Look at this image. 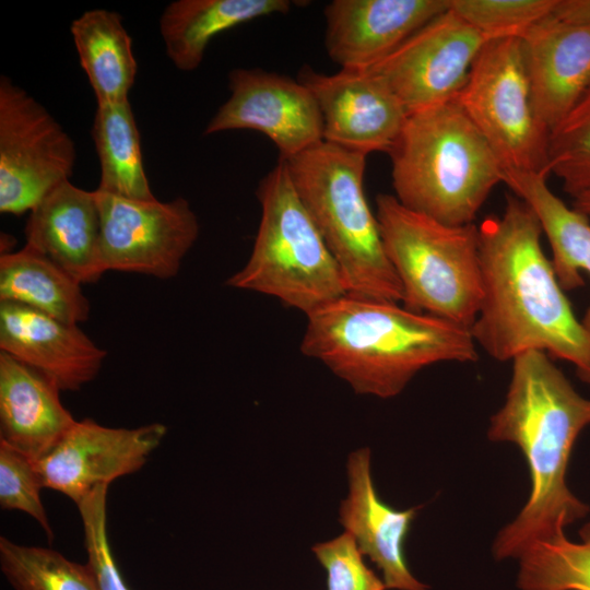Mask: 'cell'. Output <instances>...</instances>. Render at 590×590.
Listing matches in <instances>:
<instances>
[{
  "instance_id": "52a82bcc",
  "label": "cell",
  "mask_w": 590,
  "mask_h": 590,
  "mask_svg": "<svg viewBox=\"0 0 590 590\" xmlns=\"http://www.w3.org/2000/svg\"><path fill=\"white\" fill-rule=\"evenodd\" d=\"M376 217L403 307L470 328L483 298L479 226L440 223L387 193L376 198Z\"/></svg>"
},
{
  "instance_id": "d4e9b609",
  "label": "cell",
  "mask_w": 590,
  "mask_h": 590,
  "mask_svg": "<svg viewBox=\"0 0 590 590\" xmlns=\"http://www.w3.org/2000/svg\"><path fill=\"white\" fill-rule=\"evenodd\" d=\"M92 138L101 167L97 190L131 200L156 199L145 174L140 132L129 101L97 104Z\"/></svg>"
},
{
  "instance_id": "cb8c5ba5",
  "label": "cell",
  "mask_w": 590,
  "mask_h": 590,
  "mask_svg": "<svg viewBox=\"0 0 590 590\" xmlns=\"http://www.w3.org/2000/svg\"><path fill=\"white\" fill-rule=\"evenodd\" d=\"M70 32L97 104L129 101L138 63L120 14L105 9L85 11L71 23Z\"/></svg>"
},
{
  "instance_id": "d6a6232c",
  "label": "cell",
  "mask_w": 590,
  "mask_h": 590,
  "mask_svg": "<svg viewBox=\"0 0 590 590\" xmlns=\"http://www.w3.org/2000/svg\"><path fill=\"white\" fill-rule=\"evenodd\" d=\"M553 13L564 21L590 26V0H557Z\"/></svg>"
},
{
  "instance_id": "ac0fdd59",
  "label": "cell",
  "mask_w": 590,
  "mask_h": 590,
  "mask_svg": "<svg viewBox=\"0 0 590 590\" xmlns=\"http://www.w3.org/2000/svg\"><path fill=\"white\" fill-rule=\"evenodd\" d=\"M349 495L339 509V521L381 569L388 589L429 590L411 574L404 542L417 507L397 510L378 496L370 474V450L362 448L349 456Z\"/></svg>"
},
{
  "instance_id": "8992f818",
  "label": "cell",
  "mask_w": 590,
  "mask_h": 590,
  "mask_svg": "<svg viewBox=\"0 0 590 590\" xmlns=\"http://www.w3.org/2000/svg\"><path fill=\"white\" fill-rule=\"evenodd\" d=\"M261 220L252 251L226 285L280 299L306 316L347 294L341 268L300 200L287 162L260 180Z\"/></svg>"
},
{
  "instance_id": "5bb4252c",
  "label": "cell",
  "mask_w": 590,
  "mask_h": 590,
  "mask_svg": "<svg viewBox=\"0 0 590 590\" xmlns=\"http://www.w3.org/2000/svg\"><path fill=\"white\" fill-rule=\"evenodd\" d=\"M166 433L162 423L114 428L91 418L75 421L36 468L45 488L78 504L96 486L140 470Z\"/></svg>"
},
{
  "instance_id": "277c9868",
  "label": "cell",
  "mask_w": 590,
  "mask_h": 590,
  "mask_svg": "<svg viewBox=\"0 0 590 590\" xmlns=\"http://www.w3.org/2000/svg\"><path fill=\"white\" fill-rule=\"evenodd\" d=\"M394 197L447 225L472 224L505 168L455 101L408 116L389 154Z\"/></svg>"
},
{
  "instance_id": "f546056e",
  "label": "cell",
  "mask_w": 590,
  "mask_h": 590,
  "mask_svg": "<svg viewBox=\"0 0 590 590\" xmlns=\"http://www.w3.org/2000/svg\"><path fill=\"white\" fill-rule=\"evenodd\" d=\"M44 487L35 461L0 441V505L33 517L52 539V530L40 499Z\"/></svg>"
},
{
  "instance_id": "e0dca14e",
  "label": "cell",
  "mask_w": 590,
  "mask_h": 590,
  "mask_svg": "<svg viewBox=\"0 0 590 590\" xmlns=\"http://www.w3.org/2000/svg\"><path fill=\"white\" fill-rule=\"evenodd\" d=\"M520 40L533 107L550 133L590 88V26L552 13Z\"/></svg>"
},
{
  "instance_id": "9c48e42d",
  "label": "cell",
  "mask_w": 590,
  "mask_h": 590,
  "mask_svg": "<svg viewBox=\"0 0 590 590\" xmlns=\"http://www.w3.org/2000/svg\"><path fill=\"white\" fill-rule=\"evenodd\" d=\"M76 161L73 140L50 113L5 75L0 78V212L31 211Z\"/></svg>"
},
{
  "instance_id": "603a6c76",
  "label": "cell",
  "mask_w": 590,
  "mask_h": 590,
  "mask_svg": "<svg viewBox=\"0 0 590 590\" xmlns=\"http://www.w3.org/2000/svg\"><path fill=\"white\" fill-rule=\"evenodd\" d=\"M0 302L24 305L73 324L85 322L91 311L82 284L27 245L0 257Z\"/></svg>"
},
{
  "instance_id": "9a60e30c",
  "label": "cell",
  "mask_w": 590,
  "mask_h": 590,
  "mask_svg": "<svg viewBox=\"0 0 590 590\" xmlns=\"http://www.w3.org/2000/svg\"><path fill=\"white\" fill-rule=\"evenodd\" d=\"M450 0H333L324 45L341 69L366 70L449 9Z\"/></svg>"
},
{
  "instance_id": "d6986e66",
  "label": "cell",
  "mask_w": 590,
  "mask_h": 590,
  "mask_svg": "<svg viewBox=\"0 0 590 590\" xmlns=\"http://www.w3.org/2000/svg\"><path fill=\"white\" fill-rule=\"evenodd\" d=\"M25 245L39 251L82 285L97 282L101 262V216L95 190L66 180L31 211Z\"/></svg>"
},
{
  "instance_id": "6da1fadb",
  "label": "cell",
  "mask_w": 590,
  "mask_h": 590,
  "mask_svg": "<svg viewBox=\"0 0 590 590\" xmlns=\"http://www.w3.org/2000/svg\"><path fill=\"white\" fill-rule=\"evenodd\" d=\"M533 210L508 194L479 226L483 298L470 327L476 344L504 362L528 351L571 363L590 385V331L578 320L542 244Z\"/></svg>"
},
{
  "instance_id": "1f68e13d",
  "label": "cell",
  "mask_w": 590,
  "mask_h": 590,
  "mask_svg": "<svg viewBox=\"0 0 590 590\" xmlns=\"http://www.w3.org/2000/svg\"><path fill=\"white\" fill-rule=\"evenodd\" d=\"M319 563L327 571L328 590H385L386 585L369 569L353 535L340 536L312 546Z\"/></svg>"
},
{
  "instance_id": "7a4b0ae2",
  "label": "cell",
  "mask_w": 590,
  "mask_h": 590,
  "mask_svg": "<svg viewBox=\"0 0 590 590\" xmlns=\"http://www.w3.org/2000/svg\"><path fill=\"white\" fill-rule=\"evenodd\" d=\"M590 424V399L581 397L542 351L512 359L504 405L491 417L493 441L515 442L529 465L531 493L517 518L499 531L495 558H519L533 542L564 532L590 508L566 484L573 446Z\"/></svg>"
},
{
  "instance_id": "836d02e7",
  "label": "cell",
  "mask_w": 590,
  "mask_h": 590,
  "mask_svg": "<svg viewBox=\"0 0 590 590\" xmlns=\"http://www.w3.org/2000/svg\"><path fill=\"white\" fill-rule=\"evenodd\" d=\"M571 206L590 220V190L574 198Z\"/></svg>"
},
{
  "instance_id": "44dd1931",
  "label": "cell",
  "mask_w": 590,
  "mask_h": 590,
  "mask_svg": "<svg viewBox=\"0 0 590 590\" xmlns=\"http://www.w3.org/2000/svg\"><path fill=\"white\" fill-rule=\"evenodd\" d=\"M548 175L504 172L503 184L535 213L552 248V264L563 290L583 285L581 271L590 276V220L568 206L547 185ZM581 322L590 331V306Z\"/></svg>"
},
{
  "instance_id": "8fae6325",
  "label": "cell",
  "mask_w": 590,
  "mask_h": 590,
  "mask_svg": "<svg viewBox=\"0 0 590 590\" xmlns=\"http://www.w3.org/2000/svg\"><path fill=\"white\" fill-rule=\"evenodd\" d=\"M485 43L448 9L366 70L381 78L411 115L455 101Z\"/></svg>"
},
{
  "instance_id": "4dcf8cb0",
  "label": "cell",
  "mask_w": 590,
  "mask_h": 590,
  "mask_svg": "<svg viewBox=\"0 0 590 590\" xmlns=\"http://www.w3.org/2000/svg\"><path fill=\"white\" fill-rule=\"evenodd\" d=\"M108 485H98L78 504L87 566L99 590H129L115 564L107 536Z\"/></svg>"
},
{
  "instance_id": "3957f363",
  "label": "cell",
  "mask_w": 590,
  "mask_h": 590,
  "mask_svg": "<svg viewBox=\"0 0 590 590\" xmlns=\"http://www.w3.org/2000/svg\"><path fill=\"white\" fill-rule=\"evenodd\" d=\"M300 352L356 393L382 399L399 394L429 365L479 358L470 328L349 294L307 315Z\"/></svg>"
},
{
  "instance_id": "4316f807",
  "label": "cell",
  "mask_w": 590,
  "mask_h": 590,
  "mask_svg": "<svg viewBox=\"0 0 590 590\" xmlns=\"http://www.w3.org/2000/svg\"><path fill=\"white\" fill-rule=\"evenodd\" d=\"M0 566L15 590H99L87 565L45 547L0 538Z\"/></svg>"
},
{
  "instance_id": "30bf717a",
  "label": "cell",
  "mask_w": 590,
  "mask_h": 590,
  "mask_svg": "<svg viewBox=\"0 0 590 590\" xmlns=\"http://www.w3.org/2000/svg\"><path fill=\"white\" fill-rule=\"evenodd\" d=\"M103 270L162 280L176 276L200 233L188 200L125 199L95 189Z\"/></svg>"
},
{
  "instance_id": "5b68a950",
  "label": "cell",
  "mask_w": 590,
  "mask_h": 590,
  "mask_svg": "<svg viewBox=\"0 0 590 590\" xmlns=\"http://www.w3.org/2000/svg\"><path fill=\"white\" fill-rule=\"evenodd\" d=\"M285 161L300 200L341 268L347 294L400 304L402 286L364 191L366 155L321 141Z\"/></svg>"
},
{
  "instance_id": "484cf974",
  "label": "cell",
  "mask_w": 590,
  "mask_h": 590,
  "mask_svg": "<svg viewBox=\"0 0 590 590\" xmlns=\"http://www.w3.org/2000/svg\"><path fill=\"white\" fill-rule=\"evenodd\" d=\"M580 542L564 532L531 543L519 556L517 585L521 590H590V522Z\"/></svg>"
},
{
  "instance_id": "83f0119b",
  "label": "cell",
  "mask_w": 590,
  "mask_h": 590,
  "mask_svg": "<svg viewBox=\"0 0 590 590\" xmlns=\"http://www.w3.org/2000/svg\"><path fill=\"white\" fill-rule=\"evenodd\" d=\"M547 170L573 199L590 190V88L550 132Z\"/></svg>"
},
{
  "instance_id": "7c38bea8",
  "label": "cell",
  "mask_w": 590,
  "mask_h": 590,
  "mask_svg": "<svg viewBox=\"0 0 590 590\" xmlns=\"http://www.w3.org/2000/svg\"><path fill=\"white\" fill-rule=\"evenodd\" d=\"M231 95L203 134L248 129L268 137L290 160L323 141L322 118L310 91L298 80L262 69H234Z\"/></svg>"
},
{
  "instance_id": "ffe728a7",
  "label": "cell",
  "mask_w": 590,
  "mask_h": 590,
  "mask_svg": "<svg viewBox=\"0 0 590 590\" xmlns=\"http://www.w3.org/2000/svg\"><path fill=\"white\" fill-rule=\"evenodd\" d=\"M60 389L32 367L0 352V441L37 462L76 420L63 406Z\"/></svg>"
},
{
  "instance_id": "4fadbf2b",
  "label": "cell",
  "mask_w": 590,
  "mask_h": 590,
  "mask_svg": "<svg viewBox=\"0 0 590 590\" xmlns=\"http://www.w3.org/2000/svg\"><path fill=\"white\" fill-rule=\"evenodd\" d=\"M297 80L318 105L323 141L366 156L390 154L409 114L381 78L367 70L327 74L304 66Z\"/></svg>"
},
{
  "instance_id": "2e32d148",
  "label": "cell",
  "mask_w": 590,
  "mask_h": 590,
  "mask_svg": "<svg viewBox=\"0 0 590 590\" xmlns=\"http://www.w3.org/2000/svg\"><path fill=\"white\" fill-rule=\"evenodd\" d=\"M0 352L37 370L61 391H78L107 356L79 324L24 305L0 302Z\"/></svg>"
},
{
  "instance_id": "ba28073f",
  "label": "cell",
  "mask_w": 590,
  "mask_h": 590,
  "mask_svg": "<svg viewBox=\"0 0 590 590\" xmlns=\"http://www.w3.org/2000/svg\"><path fill=\"white\" fill-rule=\"evenodd\" d=\"M456 102L506 170L550 175V133L533 107L519 38L486 42Z\"/></svg>"
},
{
  "instance_id": "7402d4cb",
  "label": "cell",
  "mask_w": 590,
  "mask_h": 590,
  "mask_svg": "<svg viewBox=\"0 0 590 590\" xmlns=\"http://www.w3.org/2000/svg\"><path fill=\"white\" fill-rule=\"evenodd\" d=\"M288 0H176L160 19L168 59L181 71L196 70L219 34L255 19L287 13Z\"/></svg>"
},
{
  "instance_id": "f1b7e54d",
  "label": "cell",
  "mask_w": 590,
  "mask_h": 590,
  "mask_svg": "<svg viewBox=\"0 0 590 590\" xmlns=\"http://www.w3.org/2000/svg\"><path fill=\"white\" fill-rule=\"evenodd\" d=\"M557 0H450V11L486 42L521 39L539 21L552 14Z\"/></svg>"
}]
</instances>
